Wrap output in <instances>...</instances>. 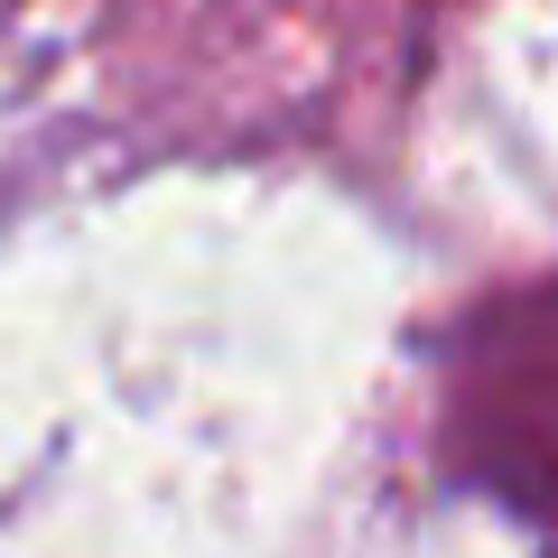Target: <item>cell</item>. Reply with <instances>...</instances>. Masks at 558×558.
Listing matches in <instances>:
<instances>
[{"mask_svg":"<svg viewBox=\"0 0 558 558\" xmlns=\"http://www.w3.org/2000/svg\"><path fill=\"white\" fill-rule=\"evenodd\" d=\"M457 457L512 512L558 521V279L484 307L457 363Z\"/></svg>","mask_w":558,"mask_h":558,"instance_id":"1","label":"cell"}]
</instances>
